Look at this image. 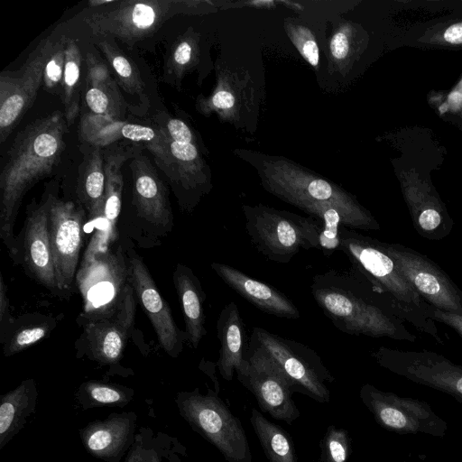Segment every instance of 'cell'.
Instances as JSON below:
<instances>
[{
  "label": "cell",
  "mask_w": 462,
  "mask_h": 462,
  "mask_svg": "<svg viewBox=\"0 0 462 462\" xmlns=\"http://www.w3.org/2000/svg\"><path fill=\"white\" fill-rule=\"evenodd\" d=\"M67 130L64 114L54 111L25 125L7 151L0 175V237L14 258L19 246L14 227L21 201L60 162Z\"/></svg>",
  "instance_id": "6da1fadb"
},
{
  "label": "cell",
  "mask_w": 462,
  "mask_h": 462,
  "mask_svg": "<svg viewBox=\"0 0 462 462\" xmlns=\"http://www.w3.org/2000/svg\"><path fill=\"white\" fill-rule=\"evenodd\" d=\"M310 289L325 316L342 332L411 343L417 340L403 322L387 310L370 282L352 267L316 274Z\"/></svg>",
  "instance_id": "7a4b0ae2"
},
{
  "label": "cell",
  "mask_w": 462,
  "mask_h": 462,
  "mask_svg": "<svg viewBox=\"0 0 462 462\" xmlns=\"http://www.w3.org/2000/svg\"><path fill=\"white\" fill-rule=\"evenodd\" d=\"M265 184L270 192L300 208L322 226L319 250L326 256L339 250L341 226L366 231L381 228L351 195L323 179L279 170L268 173Z\"/></svg>",
  "instance_id": "3957f363"
},
{
  "label": "cell",
  "mask_w": 462,
  "mask_h": 462,
  "mask_svg": "<svg viewBox=\"0 0 462 462\" xmlns=\"http://www.w3.org/2000/svg\"><path fill=\"white\" fill-rule=\"evenodd\" d=\"M339 250L351 267L363 274L382 297L387 310L402 322L443 344L429 305L406 280L395 260L385 250L383 241L341 226Z\"/></svg>",
  "instance_id": "277c9868"
},
{
  "label": "cell",
  "mask_w": 462,
  "mask_h": 462,
  "mask_svg": "<svg viewBox=\"0 0 462 462\" xmlns=\"http://www.w3.org/2000/svg\"><path fill=\"white\" fill-rule=\"evenodd\" d=\"M245 229L266 258L288 263L301 250L319 249L322 226L312 217L265 206H245Z\"/></svg>",
  "instance_id": "5b68a950"
},
{
  "label": "cell",
  "mask_w": 462,
  "mask_h": 462,
  "mask_svg": "<svg viewBox=\"0 0 462 462\" xmlns=\"http://www.w3.org/2000/svg\"><path fill=\"white\" fill-rule=\"evenodd\" d=\"M176 402L180 415L212 443L228 462H252L249 443L240 421L217 394L197 390L180 393Z\"/></svg>",
  "instance_id": "8992f818"
},
{
  "label": "cell",
  "mask_w": 462,
  "mask_h": 462,
  "mask_svg": "<svg viewBox=\"0 0 462 462\" xmlns=\"http://www.w3.org/2000/svg\"><path fill=\"white\" fill-rule=\"evenodd\" d=\"M75 280L83 301L79 318L85 324L114 318L129 283L127 259L121 246L80 263Z\"/></svg>",
  "instance_id": "52a82bcc"
},
{
  "label": "cell",
  "mask_w": 462,
  "mask_h": 462,
  "mask_svg": "<svg viewBox=\"0 0 462 462\" xmlns=\"http://www.w3.org/2000/svg\"><path fill=\"white\" fill-rule=\"evenodd\" d=\"M179 12L175 0H125L84 16L83 22L97 37L118 38L131 44L155 32Z\"/></svg>",
  "instance_id": "ba28073f"
},
{
  "label": "cell",
  "mask_w": 462,
  "mask_h": 462,
  "mask_svg": "<svg viewBox=\"0 0 462 462\" xmlns=\"http://www.w3.org/2000/svg\"><path fill=\"white\" fill-rule=\"evenodd\" d=\"M376 363L416 383L443 392L462 404V365L436 352L380 346L372 352Z\"/></svg>",
  "instance_id": "9c48e42d"
},
{
  "label": "cell",
  "mask_w": 462,
  "mask_h": 462,
  "mask_svg": "<svg viewBox=\"0 0 462 462\" xmlns=\"http://www.w3.org/2000/svg\"><path fill=\"white\" fill-rule=\"evenodd\" d=\"M250 341L271 355L294 386L320 402L329 401V391L324 383L334 378L313 349L259 327L253 328Z\"/></svg>",
  "instance_id": "30bf717a"
},
{
  "label": "cell",
  "mask_w": 462,
  "mask_h": 462,
  "mask_svg": "<svg viewBox=\"0 0 462 462\" xmlns=\"http://www.w3.org/2000/svg\"><path fill=\"white\" fill-rule=\"evenodd\" d=\"M360 398L383 428L397 434L423 433L444 437L448 423L426 402L383 392L370 383L360 389Z\"/></svg>",
  "instance_id": "8fae6325"
},
{
  "label": "cell",
  "mask_w": 462,
  "mask_h": 462,
  "mask_svg": "<svg viewBox=\"0 0 462 462\" xmlns=\"http://www.w3.org/2000/svg\"><path fill=\"white\" fill-rule=\"evenodd\" d=\"M247 368L239 381L255 396L259 406L273 419L291 424L300 411L292 399L293 383L278 363L256 343L246 351Z\"/></svg>",
  "instance_id": "7c38bea8"
},
{
  "label": "cell",
  "mask_w": 462,
  "mask_h": 462,
  "mask_svg": "<svg viewBox=\"0 0 462 462\" xmlns=\"http://www.w3.org/2000/svg\"><path fill=\"white\" fill-rule=\"evenodd\" d=\"M406 280L430 306L462 315V291L432 260L396 243L383 242Z\"/></svg>",
  "instance_id": "4fadbf2b"
},
{
  "label": "cell",
  "mask_w": 462,
  "mask_h": 462,
  "mask_svg": "<svg viewBox=\"0 0 462 462\" xmlns=\"http://www.w3.org/2000/svg\"><path fill=\"white\" fill-rule=\"evenodd\" d=\"M52 42L42 40L16 73L0 75V142L10 135L32 106L43 82V68Z\"/></svg>",
  "instance_id": "5bb4252c"
},
{
  "label": "cell",
  "mask_w": 462,
  "mask_h": 462,
  "mask_svg": "<svg viewBox=\"0 0 462 462\" xmlns=\"http://www.w3.org/2000/svg\"><path fill=\"white\" fill-rule=\"evenodd\" d=\"M85 210L73 201L52 197L49 233L59 290H69L77 274L83 243Z\"/></svg>",
  "instance_id": "9a60e30c"
},
{
  "label": "cell",
  "mask_w": 462,
  "mask_h": 462,
  "mask_svg": "<svg viewBox=\"0 0 462 462\" xmlns=\"http://www.w3.org/2000/svg\"><path fill=\"white\" fill-rule=\"evenodd\" d=\"M79 133L81 143L100 148L111 145L119 140L144 146L153 154L162 170L169 177L171 176L167 137L159 128L96 116L83 110Z\"/></svg>",
  "instance_id": "2e32d148"
},
{
  "label": "cell",
  "mask_w": 462,
  "mask_h": 462,
  "mask_svg": "<svg viewBox=\"0 0 462 462\" xmlns=\"http://www.w3.org/2000/svg\"><path fill=\"white\" fill-rule=\"evenodd\" d=\"M143 146L134 144L103 150L106 171L105 202L97 225L80 263H88L96 256L109 250L117 237V221L122 207L123 177L121 166L141 153Z\"/></svg>",
  "instance_id": "e0dca14e"
},
{
  "label": "cell",
  "mask_w": 462,
  "mask_h": 462,
  "mask_svg": "<svg viewBox=\"0 0 462 462\" xmlns=\"http://www.w3.org/2000/svg\"><path fill=\"white\" fill-rule=\"evenodd\" d=\"M129 282L149 317L164 351L176 357L183 347L186 334L179 330L171 311L157 289L143 259L134 251L127 256Z\"/></svg>",
  "instance_id": "ac0fdd59"
},
{
  "label": "cell",
  "mask_w": 462,
  "mask_h": 462,
  "mask_svg": "<svg viewBox=\"0 0 462 462\" xmlns=\"http://www.w3.org/2000/svg\"><path fill=\"white\" fill-rule=\"evenodd\" d=\"M53 195L47 194L27 213L24 228V261L36 280L42 285L59 290L50 233L49 216Z\"/></svg>",
  "instance_id": "d6986e66"
},
{
  "label": "cell",
  "mask_w": 462,
  "mask_h": 462,
  "mask_svg": "<svg viewBox=\"0 0 462 462\" xmlns=\"http://www.w3.org/2000/svg\"><path fill=\"white\" fill-rule=\"evenodd\" d=\"M137 416L134 412L113 413L89 422L79 430L85 449L105 462H120L134 441Z\"/></svg>",
  "instance_id": "ffe728a7"
},
{
  "label": "cell",
  "mask_w": 462,
  "mask_h": 462,
  "mask_svg": "<svg viewBox=\"0 0 462 462\" xmlns=\"http://www.w3.org/2000/svg\"><path fill=\"white\" fill-rule=\"evenodd\" d=\"M133 200L138 215L156 226L171 224L167 189L150 160L141 153L131 162Z\"/></svg>",
  "instance_id": "44dd1931"
},
{
  "label": "cell",
  "mask_w": 462,
  "mask_h": 462,
  "mask_svg": "<svg viewBox=\"0 0 462 462\" xmlns=\"http://www.w3.org/2000/svg\"><path fill=\"white\" fill-rule=\"evenodd\" d=\"M210 266L228 287L262 311L283 319L300 318L295 304L272 285L254 279L226 263L214 262Z\"/></svg>",
  "instance_id": "7402d4cb"
},
{
  "label": "cell",
  "mask_w": 462,
  "mask_h": 462,
  "mask_svg": "<svg viewBox=\"0 0 462 462\" xmlns=\"http://www.w3.org/2000/svg\"><path fill=\"white\" fill-rule=\"evenodd\" d=\"M87 75L82 88L84 110L96 116L121 119L125 102L107 65L94 53L86 57Z\"/></svg>",
  "instance_id": "603a6c76"
},
{
  "label": "cell",
  "mask_w": 462,
  "mask_h": 462,
  "mask_svg": "<svg viewBox=\"0 0 462 462\" xmlns=\"http://www.w3.org/2000/svg\"><path fill=\"white\" fill-rule=\"evenodd\" d=\"M217 330L220 343L217 365L222 377L231 381L235 371L238 377L247 368L245 324L236 302L231 301L223 308L217 319Z\"/></svg>",
  "instance_id": "cb8c5ba5"
},
{
  "label": "cell",
  "mask_w": 462,
  "mask_h": 462,
  "mask_svg": "<svg viewBox=\"0 0 462 462\" xmlns=\"http://www.w3.org/2000/svg\"><path fill=\"white\" fill-rule=\"evenodd\" d=\"M173 282L183 312L186 337L190 346L197 348L207 334L204 312L205 293L192 270L179 263Z\"/></svg>",
  "instance_id": "d4e9b609"
},
{
  "label": "cell",
  "mask_w": 462,
  "mask_h": 462,
  "mask_svg": "<svg viewBox=\"0 0 462 462\" xmlns=\"http://www.w3.org/2000/svg\"><path fill=\"white\" fill-rule=\"evenodd\" d=\"M80 149L83 159L79 167L77 193L89 218L96 221L102 214L105 202L106 171L103 148L82 143Z\"/></svg>",
  "instance_id": "484cf974"
},
{
  "label": "cell",
  "mask_w": 462,
  "mask_h": 462,
  "mask_svg": "<svg viewBox=\"0 0 462 462\" xmlns=\"http://www.w3.org/2000/svg\"><path fill=\"white\" fill-rule=\"evenodd\" d=\"M38 392L32 379L22 382L0 398V449L19 433L35 411Z\"/></svg>",
  "instance_id": "4316f807"
},
{
  "label": "cell",
  "mask_w": 462,
  "mask_h": 462,
  "mask_svg": "<svg viewBox=\"0 0 462 462\" xmlns=\"http://www.w3.org/2000/svg\"><path fill=\"white\" fill-rule=\"evenodd\" d=\"M84 336L92 359L102 365H113L121 359L129 334L110 319L86 323Z\"/></svg>",
  "instance_id": "83f0119b"
},
{
  "label": "cell",
  "mask_w": 462,
  "mask_h": 462,
  "mask_svg": "<svg viewBox=\"0 0 462 462\" xmlns=\"http://www.w3.org/2000/svg\"><path fill=\"white\" fill-rule=\"evenodd\" d=\"M81 66L82 55L77 42L66 38L65 68L60 97L64 106L68 125L72 124L79 114Z\"/></svg>",
  "instance_id": "f1b7e54d"
},
{
  "label": "cell",
  "mask_w": 462,
  "mask_h": 462,
  "mask_svg": "<svg viewBox=\"0 0 462 462\" xmlns=\"http://www.w3.org/2000/svg\"><path fill=\"white\" fill-rule=\"evenodd\" d=\"M250 420L270 462H296L293 443L285 431L255 409Z\"/></svg>",
  "instance_id": "f546056e"
},
{
  "label": "cell",
  "mask_w": 462,
  "mask_h": 462,
  "mask_svg": "<svg viewBox=\"0 0 462 462\" xmlns=\"http://www.w3.org/2000/svg\"><path fill=\"white\" fill-rule=\"evenodd\" d=\"M97 45L105 55L117 84L128 94L143 97L144 85L136 65L108 38L97 41Z\"/></svg>",
  "instance_id": "4dcf8cb0"
},
{
  "label": "cell",
  "mask_w": 462,
  "mask_h": 462,
  "mask_svg": "<svg viewBox=\"0 0 462 462\" xmlns=\"http://www.w3.org/2000/svg\"><path fill=\"white\" fill-rule=\"evenodd\" d=\"M134 391L125 386L98 381L84 383L78 390L77 399L84 410L104 407H124L133 399Z\"/></svg>",
  "instance_id": "1f68e13d"
},
{
  "label": "cell",
  "mask_w": 462,
  "mask_h": 462,
  "mask_svg": "<svg viewBox=\"0 0 462 462\" xmlns=\"http://www.w3.org/2000/svg\"><path fill=\"white\" fill-rule=\"evenodd\" d=\"M167 150L171 170L170 178H179L183 183L189 185L192 182L190 178L196 171L195 162L199 159L197 147L193 143H178L167 138Z\"/></svg>",
  "instance_id": "d6a6232c"
},
{
  "label": "cell",
  "mask_w": 462,
  "mask_h": 462,
  "mask_svg": "<svg viewBox=\"0 0 462 462\" xmlns=\"http://www.w3.org/2000/svg\"><path fill=\"white\" fill-rule=\"evenodd\" d=\"M65 41L66 37H61L55 42H52L43 68L42 86L51 94L59 96L65 68Z\"/></svg>",
  "instance_id": "836d02e7"
},
{
  "label": "cell",
  "mask_w": 462,
  "mask_h": 462,
  "mask_svg": "<svg viewBox=\"0 0 462 462\" xmlns=\"http://www.w3.org/2000/svg\"><path fill=\"white\" fill-rule=\"evenodd\" d=\"M350 454L351 439L347 431L334 426L328 427L322 440V462H347Z\"/></svg>",
  "instance_id": "e575fe53"
},
{
  "label": "cell",
  "mask_w": 462,
  "mask_h": 462,
  "mask_svg": "<svg viewBox=\"0 0 462 462\" xmlns=\"http://www.w3.org/2000/svg\"><path fill=\"white\" fill-rule=\"evenodd\" d=\"M51 328L49 323H39L24 327L14 333L4 346V355L11 356L46 337Z\"/></svg>",
  "instance_id": "d590c367"
},
{
  "label": "cell",
  "mask_w": 462,
  "mask_h": 462,
  "mask_svg": "<svg viewBox=\"0 0 462 462\" xmlns=\"http://www.w3.org/2000/svg\"><path fill=\"white\" fill-rule=\"evenodd\" d=\"M194 59L193 42L188 38H181L173 45L165 63L167 75L180 78L186 68Z\"/></svg>",
  "instance_id": "8d00e7d4"
},
{
  "label": "cell",
  "mask_w": 462,
  "mask_h": 462,
  "mask_svg": "<svg viewBox=\"0 0 462 462\" xmlns=\"http://www.w3.org/2000/svg\"><path fill=\"white\" fill-rule=\"evenodd\" d=\"M290 37L304 59L313 67L319 61V47L310 32L302 26H292Z\"/></svg>",
  "instance_id": "74e56055"
},
{
  "label": "cell",
  "mask_w": 462,
  "mask_h": 462,
  "mask_svg": "<svg viewBox=\"0 0 462 462\" xmlns=\"http://www.w3.org/2000/svg\"><path fill=\"white\" fill-rule=\"evenodd\" d=\"M159 116L162 118L157 120L158 128L168 139L178 143H192L193 134L183 121L166 116Z\"/></svg>",
  "instance_id": "f35d334b"
},
{
  "label": "cell",
  "mask_w": 462,
  "mask_h": 462,
  "mask_svg": "<svg viewBox=\"0 0 462 462\" xmlns=\"http://www.w3.org/2000/svg\"><path fill=\"white\" fill-rule=\"evenodd\" d=\"M124 462H162L160 454L145 445L141 434L135 435L134 441Z\"/></svg>",
  "instance_id": "ab89813d"
},
{
  "label": "cell",
  "mask_w": 462,
  "mask_h": 462,
  "mask_svg": "<svg viewBox=\"0 0 462 462\" xmlns=\"http://www.w3.org/2000/svg\"><path fill=\"white\" fill-rule=\"evenodd\" d=\"M430 319L454 329L462 338V315L448 312L431 306Z\"/></svg>",
  "instance_id": "60d3db41"
},
{
  "label": "cell",
  "mask_w": 462,
  "mask_h": 462,
  "mask_svg": "<svg viewBox=\"0 0 462 462\" xmlns=\"http://www.w3.org/2000/svg\"><path fill=\"white\" fill-rule=\"evenodd\" d=\"M349 51L348 39L343 32H337L331 39L330 51L337 60H343Z\"/></svg>",
  "instance_id": "b9f144b4"
},
{
  "label": "cell",
  "mask_w": 462,
  "mask_h": 462,
  "mask_svg": "<svg viewBox=\"0 0 462 462\" xmlns=\"http://www.w3.org/2000/svg\"><path fill=\"white\" fill-rule=\"evenodd\" d=\"M10 305L9 299L7 296V287L4 282L2 274L0 275V321H1V328L4 327V324L6 323V326L9 324L10 320V312H9Z\"/></svg>",
  "instance_id": "7bdbcfd3"
},
{
  "label": "cell",
  "mask_w": 462,
  "mask_h": 462,
  "mask_svg": "<svg viewBox=\"0 0 462 462\" xmlns=\"http://www.w3.org/2000/svg\"><path fill=\"white\" fill-rule=\"evenodd\" d=\"M211 103L217 108L229 109L235 104V97L230 92L220 90L212 97Z\"/></svg>",
  "instance_id": "ee69618b"
},
{
  "label": "cell",
  "mask_w": 462,
  "mask_h": 462,
  "mask_svg": "<svg viewBox=\"0 0 462 462\" xmlns=\"http://www.w3.org/2000/svg\"><path fill=\"white\" fill-rule=\"evenodd\" d=\"M444 39L449 43H462V23L449 26L444 32Z\"/></svg>",
  "instance_id": "f6af8a7d"
},
{
  "label": "cell",
  "mask_w": 462,
  "mask_h": 462,
  "mask_svg": "<svg viewBox=\"0 0 462 462\" xmlns=\"http://www.w3.org/2000/svg\"><path fill=\"white\" fill-rule=\"evenodd\" d=\"M119 0H91L88 3L89 8L94 7H113L117 5Z\"/></svg>",
  "instance_id": "bcb514c9"
},
{
  "label": "cell",
  "mask_w": 462,
  "mask_h": 462,
  "mask_svg": "<svg viewBox=\"0 0 462 462\" xmlns=\"http://www.w3.org/2000/svg\"><path fill=\"white\" fill-rule=\"evenodd\" d=\"M405 462H407V461H405Z\"/></svg>",
  "instance_id": "7dc6e473"
}]
</instances>
